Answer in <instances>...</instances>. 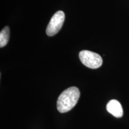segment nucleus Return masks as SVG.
Wrapping results in <instances>:
<instances>
[{
	"label": "nucleus",
	"instance_id": "obj_1",
	"mask_svg": "<svg viewBox=\"0 0 129 129\" xmlns=\"http://www.w3.org/2000/svg\"><path fill=\"white\" fill-rule=\"evenodd\" d=\"M80 96V90L76 87H71L60 94L57 101V109L60 113L71 111L76 105Z\"/></svg>",
	"mask_w": 129,
	"mask_h": 129
},
{
	"label": "nucleus",
	"instance_id": "obj_2",
	"mask_svg": "<svg viewBox=\"0 0 129 129\" xmlns=\"http://www.w3.org/2000/svg\"><path fill=\"white\" fill-rule=\"evenodd\" d=\"M79 57L84 65L91 69L99 68L103 63L102 58L99 54L88 50L81 51Z\"/></svg>",
	"mask_w": 129,
	"mask_h": 129
},
{
	"label": "nucleus",
	"instance_id": "obj_3",
	"mask_svg": "<svg viewBox=\"0 0 129 129\" xmlns=\"http://www.w3.org/2000/svg\"><path fill=\"white\" fill-rule=\"evenodd\" d=\"M64 19L65 15L62 11H58L54 13L47 27V35L50 37H52L57 34L63 25Z\"/></svg>",
	"mask_w": 129,
	"mask_h": 129
},
{
	"label": "nucleus",
	"instance_id": "obj_4",
	"mask_svg": "<svg viewBox=\"0 0 129 129\" xmlns=\"http://www.w3.org/2000/svg\"><path fill=\"white\" fill-rule=\"evenodd\" d=\"M106 110L116 118H121L123 115L121 105L117 100H111L106 105Z\"/></svg>",
	"mask_w": 129,
	"mask_h": 129
},
{
	"label": "nucleus",
	"instance_id": "obj_5",
	"mask_svg": "<svg viewBox=\"0 0 129 129\" xmlns=\"http://www.w3.org/2000/svg\"><path fill=\"white\" fill-rule=\"evenodd\" d=\"M10 38V29L9 26H6L0 32V47L6 46L9 42Z\"/></svg>",
	"mask_w": 129,
	"mask_h": 129
}]
</instances>
